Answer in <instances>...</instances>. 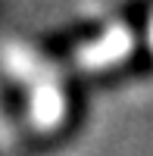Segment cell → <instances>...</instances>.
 I'll return each mask as SVG.
<instances>
[{"label":"cell","mask_w":153,"mask_h":156,"mask_svg":"<svg viewBox=\"0 0 153 156\" xmlns=\"http://www.w3.org/2000/svg\"><path fill=\"white\" fill-rule=\"evenodd\" d=\"M131 31L125 28V25H112V28L106 34H100L97 41L78 47V53H75V59H78L81 69H106V66H116L119 59H125V53L131 50Z\"/></svg>","instance_id":"6da1fadb"},{"label":"cell","mask_w":153,"mask_h":156,"mask_svg":"<svg viewBox=\"0 0 153 156\" xmlns=\"http://www.w3.org/2000/svg\"><path fill=\"white\" fill-rule=\"evenodd\" d=\"M62 109H66V103H62V94H59L56 84H44V87L34 90L31 112H34V122L41 128H53L62 119Z\"/></svg>","instance_id":"7a4b0ae2"},{"label":"cell","mask_w":153,"mask_h":156,"mask_svg":"<svg viewBox=\"0 0 153 156\" xmlns=\"http://www.w3.org/2000/svg\"><path fill=\"white\" fill-rule=\"evenodd\" d=\"M150 47H153V22H150Z\"/></svg>","instance_id":"3957f363"}]
</instances>
